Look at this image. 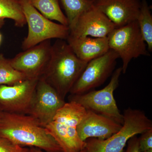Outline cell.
Returning <instances> with one entry per match:
<instances>
[{"mask_svg": "<svg viewBox=\"0 0 152 152\" xmlns=\"http://www.w3.org/2000/svg\"><path fill=\"white\" fill-rule=\"evenodd\" d=\"M0 136L23 147H34L46 152H63L62 149L32 116L3 112L0 116Z\"/></svg>", "mask_w": 152, "mask_h": 152, "instance_id": "6da1fadb", "label": "cell"}, {"mask_svg": "<svg viewBox=\"0 0 152 152\" xmlns=\"http://www.w3.org/2000/svg\"><path fill=\"white\" fill-rule=\"evenodd\" d=\"M88 63L77 57L65 40L58 39L52 45L50 59L41 77L64 100Z\"/></svg>", "mask_w": 152, "mask_h": 152, "instance_id": "7a4b0ae2", "label": "cell"}, {"mask_svg": "<svg viewBox=\"0 0 152 152\" xmlns=\"http://www.w3.org/2000/svg\"><path fill=\"white\" fill-rule=\"evenodd\" d=\"M86 112L83 107L69 101L58 111L53 121L45 127L63 152H78L85 148L86 143L79 137L77 129Z\"/></svg>", "mask_w": 152, "mask_h": 152, "instance_id": "3957f363", "label": "cell"}, {"mask_svg": "<svg viewBox=\"0 0 152 152\" xmlns=\"http://www.w3.org/2000/svg\"><path fill=\"white\" fill-rule=\"evenodd\" d=\"M124 124L118 132L105 140L87 139L86 152H123L132 137L152 129V121L143 112L129 108L124 111Z\"/></svg>", "mask_w": 152, "mask_h": 152, "instance_id": "277c9868", "label": "cell"}, {"mask_svg": "<svg viewBox=\"0 0 152 152\" xmlns=\"http://www.w3.org/2000/svg\"><path fill=\"white\" fill-rule=\"evenodd\" d=\"M28 24V35L22 43L23 50L52 39L66 40L69 34V27L56 23L47 18L33 6L31 0H20Z\"/></svg>", "mask_w": 152, "mask_h": 152, "instance_id": "5b68a950", "label": "cell"}, {"mask_svg": "<svg viewBox=\"0 0 152 152\" xmlns=\"http://www.w3.org/2000/svg\"><path fill=\"white\" fill-rule=\"evenodd\" d=\"M122 73V67L114 72L110 81L102 89L90 91L80 95H71L69 101H73L86 110L111 119L118 124H124L123 115L120 113L114 97V92L118 88Z\"/></svg>", "mask_w": 152, "mask_h": 152, "instance_id": "8992f818", "label": "cell"}, {"mask_svg": "<svg viewBox=\"0 0 152 152\" xmlns=\"http://www.w3.org/2000/svg\"><path fill=\"white\" fill-rule=\"evenodd\" d=\"M107 37L110 49L121 59L123 74L126 73L133 59L150 56L137 20L115 28Z\"/></svg>", "mask_w": 152, "mask_h": 152, "instance_id": "52a82bcc", "label": "cell"}, {"mask_svg": "<svg viewBox=\"0 0 152 152\" xmlns=\"http://www.w3.org/2000/svg\"><path fill=\"white\" fill-rule=\"evenodd\" d=\"M118 58L110 49L104 55L89 62L72 87L71 95L82 94L101 86L113 73Z\"/></svg>", "mask_w": 152, "mask_h": 152, "instance_id": "ba28073f", "label": "cell"}, {"mask_svg": "<svg viewBox=\"0 0 152 152\" xmlns=\"http://www.w3.org/2000/svg\"><path fill=\"white\" fill-rule=\"evenodd\" d=\"M52 50L50 40L45 41L18 54L10 59V62L27 79H39L48 65Z\"/></svg>", "mask_w": 152, "mask_h": 152, "instance_id": "9c48e42d", "label": "cell"}, {"mask_svg": "<svg viewBox=\"0 0 152 152\" xmlns=\"http://www.w3.org/2000/svg\"><path fill=\"white\" fill-rule=\"evenodd\" d=\"M39 79H28L12 85H0V108L3 112L28 114Z\"/></svg>", "mask_w": 152, "mask_h": 152, "instance_id": "30bf717a", "label": "cell"}, {"mask_svg": "<svg viewBox=\"0 0 152 152\" xmlns=\"http://www.w3.org/2000/svg\"><path fill=\"white\" fill-rule=\"evenodd\" d=\"M65 103L55 89L41 77L37 84L32 104L28 115L34 118L45 128Z\"/></svg>", "mask_w": 152, "mask_h": 152, "instance_id": "8fae6325", "label": "cell"}, {"mask_svg": "<svg viewBox=\"0 0 152 152\" xmlns=\"http://www.w3.org/2000/svg\"><path fill=\"white\" fill-rule=\"evenodd\" d=\"M116 28L104 14L93 5L84 11L70 29V35L76 37H107Z\"/></svg>", "mask_w": 152, "mask_h": 152, "instance_id": "7c38bea8", "label": "cell"}, {"mask_svg": "<svg viewBox=\"0 0 152 152\" xmlns=\"http://www.w3.org/2000/svg\"><path fill=\"white\" fill-rule=\"evenodd\" d=\"M96 8L104 14L116 28L137 20L140 10V0H96L93 3Z\"/></svg>", "mask_w": 152, "mask_h": 152, "instance_id": "4fadbf2b", "label": "cell"}, {"mask_svg": "<svg viewBox=\"0 0 152 152\" xmlns=\"http://www.w3.org/2000/svg\"><path fill=\"white\" fill-rule=\"evenodd\" d=\"M122 125L107 117L87 110L79 124L77 130L80 138L85 142L95 138L105 140L121 129Z\"/></svg>", "mask_w": 152, "mask_h": 152, "instance_id": "5bb4252c", "label": "cell"}, {"mask_svg": "<svg viewBox=\"0 0 152 152\" xmlns=\"http://www.w3.org/2000/svg\"><path fill=\"white\" fill-rule=\"evenodd\" d=\"M66 40L77 57L88 63L104 55L110 50L107 37H76L69 34Z\"/></svg>", "mask_w": 152, "mask_h": 152, "instance_id": "9a60e30c", "label": "cell"}, {"mask_svg": "<svg viewBox=\"0 0 152 152\" xmlns=\"http://www.w3.org/2000/svg\"><path fill=\"white\" fill-rule=\"evenodd\" d=\"M33 6L44 16L68 26L66 17L61 10L59 0H31Z\"/></svg>", "mask_w": 152, "mask_h": 152, "instance_id": "2e32d148", "label": "cell"}, {"mask_svg": "<svg viewBox=\"0 0 152 152\" xmlns=\"http://www.w3.org/2000/svg\"><path fill=\"white\" fill-rule=\"evenodd\" d=\"M6 18L13 20L18 27L26 24L20 0H0V19Z\"/></svg>", "mask_w": 152, "mask_h": 152, "instance_id": "e0dca14e", "label": "cell"}, {"mask_svg": "<svg viewBox=\"0 0 152 152\" xmlns=\"http://www.w3.org/2000/svg\"><path fill=\"white\" fill-rule=\"evenodd\" d=\"M136 20L148 50L152 52V16L147 0H142L140 10Z\"/></svg>", "mask_w": 152, "mask_h": 152, "instance_id": "ac0fdd59", "label": "cell"}, {"mask_svg": "<svg viewBox=\"0 0 152 152\" xmlns=\"http://www.w3.org/2000/svg\"><path fill=\"white\" fill-rule=\"evenodd\" d=\"M65 11L68 27L72 28L80 16L93 5V1L88 0H60Z\"/></svg>", "mask_w": 152, "mask_h": 152, "instance_id": "d6986e66", "label": "cell"}, {"mask_svg": "<svg viewBox=\"0 0 152 152\" xmlns=\"http://www.w3.org/2000/svg\"><path fill=\"white\" fill-rule=\"evenodd\" d=\"M28 79L22 73L15 69L2 54L0 53V85H12Z\"/></svg>", "mask_w": 152, "mask_h": 152, "instance_id": "ffe728a7", "label": "cell"}, {"mask_svg": "<svg viewBox=\"0 0 152 152\" xmlns=\"http://www.w3.org/2000/svg\"><path fill=\"white\" fill-rule=\"evenodd\" d=\"M29 148H23L0 136V152H28Z\"/></svg>", "mask_w": 152, "mask_h": 152, "instance_id": "44dd1931", "label": "cell"}, {"mask_svg": "<svg viewBox=\"0 0 152 152\" xmlns=\"http://www.w3.org/2000/svg\"><path fill=\"white\" fill-rule=\"evenodd\" d=\"M138 143L140 152L152 148V129L142 133L138 138Z\"/></svg>", "mask_w": 152, "mask_h": 152, "instance_id": "7402d4cb", "label": "cell"}, {"mask_svg": "<svg viewBox=\"0 0 152 152\" xmlns=\"http://www.w3.org/2000/svg\"><path fill=\"white\" fill-rule=\"evenodd\" d=\"M127 143L126 150L124 152H140L139 148L138 138L137 137V135L131 137L128 140Z\"/></svg>", "mask_w": 152, "mask_h": 152, "instance_id": "603a6c76", "label": "cell"}, {"mask_svg": "<svg viewBox=\"0 0 152 152\" xmlns=\"http://www.w3.org/2000/svg\"><path fill=\"white\" fill-rule=\"evenodd\" d=\"M29 149L30 152H45L42 151V150L37 148H34V147H31ZM78 152H86V151L85 149H84L82 150V151Z\"/></svg>", "mask_w": 152, "mask_h": 152, "instance_id": "cb8c5ba5", "label": "cell"}, {"mask_svg": "<svg viewBox=\"0 0 152 152\" xmlns=\"http://www.w3.org/2000/svg\"><path fill=\"white\" fill-rule=\"evenodd\" d=\"M4 23L5 21L4 19H0V28H1L4 26Z\"/></svg>", "mask_w": 152, "mask_h": 152, "instance_id": "d4e9b609", "label": "cell"}, {"mask_svg": "<svg viewBox=\"0 0 152 152\" xmlns=\"http://www.w3.org/2000/svg\"><path fill=\"white\" fill-rule=\"evenodd\" d=\"M143 152H152V148L149 149L147 150L146 151H144Z\"/></svg>", "mask_w": 152, "mask_h": 152, "instance_id": "484cf974", "label": "cell"}, {"mask_svg": "<svg viewBox=\"0 0 152 152\" xmlns=\"http://www.w3.org/2000/svg\"><path fill=\"white\" fill-rule=\"evenodd\" d=\"M1 35L0 34V44H1Z\"/></svg>", "mask_w": 152, "mask_h": 152, "instance_id": "4316f807", "label": "cell"}, {"mask_svg": "<svg viewBox=\"0 0 152 152\" xmlns=\"http://www.w3.org/2000/svg\"><path fill=\"white\" fill-rule=\"evenodd\" d=\"M2 112V110L1 109V108H0V116H1V114Z\"/></svg>", "mask_w": 152, "mask_h": 152, "instance_id": "83f0119b", "label": "cell"}, {"mask_svg": "<svg viewBox=\"0 0 152 152\" xmlns=\"http://www.w3.org/2000/svg\"><path fill=\"white\" fill-rule=\"evenodd\" d=\"M88 1H96V0H88Z\"/></svg>", "mask_w": 152, "mask_h": 152, "instance_id": "f1b7e54d", "label": "cell"}, {"mask_svg": "<svg viewBox=\"0 0 152 152\" xmlns=\"http://www.w3.org/2000/svg\"><path fill=\"white\" fill-rule=\"evenodd\" d=\"M28 152H29V150L28 151Z\"/></svg>", "mask_w": 152, "mask_h": 152, "instance_id": "f546056e", "label": "cell"}]
</instances>
